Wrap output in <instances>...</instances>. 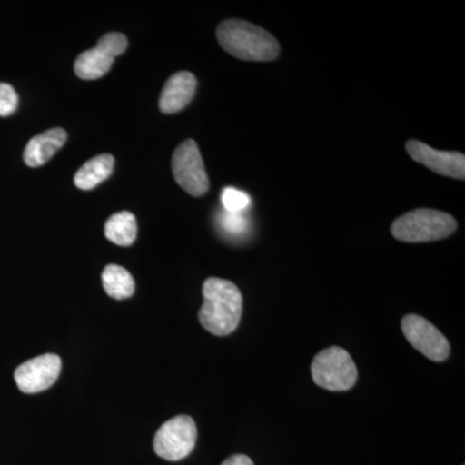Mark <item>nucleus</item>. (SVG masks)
Masks as SVG:
<instances>
[{
  "instance_id": "f257e3e1",
  "label": "nucleus",
  "mask_w": 465,
  "mask_h": 465,
  "mask_svg": "<svg viewBox=\"0 0 465 465\" xmlns=\"http://www.w3.org/2000/svg\"><path fill=\"white\" fill-rule=\"evenodd\" d=\"M204 302L200 311V322L216 336L231 335L241 322L243 298L240 289L231 281L208 278L203 283Z\"/></svg>"
},
{
  "instance_id": "f03ea898",
  "label": "nucleus",
  "mask_w": 465,
  "mask_h": 465,
  "mask_svg": "<svg viewBox=\"0 0 465 465\" xmlns=\"http://www.w3.org/2000/svg\"><path fill=\"white\" fill-rule=\"evenodd\" d=\"M223 50L243 61H273L280 56V43L262 27L243 20H226L217 26Z\"/></svg>"
},
{
  "instance_id": "7ed1b4c3",
  "label": "nucleus",
  "mask_w": 465,
  "mask_h": 465,
  "mask_svg": "<svg viewBox=\"0 0 465 465\" xmlns=\"http://www.w3.org/2000/svg\"><path fill=\"white\" fill-rule=\"evenodd\" d=\"M457 228V220L449 213L430 208H419L394 220L391 232L401 242L421 243L448 238Z\"/></svg>"
},
{
  "instance_id": "20e7f679",
  "label": "nucleus",
  "mask_w": 465,
  "mask_h": 465,
  "mask_svg": "<svg viewBox=\"0 0 465 465\" xmlns=\"http://www.w3.org/2000/svg\"><path fill=\"white\" fill-rule=\"evenodd\" d=\"M313 381L324 390L344 391L357 382L358 371L353 358L345 349L331 347L323 349L312 362Z\"/></svg>"
},
{
  "instance_id": "39448f33",
  "label": "nucleus",
  "mask_w": 465,
  "mask_h": 465,
  "mask_svg": "<svg viewBox=\"0 0 465 465\" xmlns=\"http://www.w3.org/2000/svg\"><path fill=\"white\" fill-rule=\"evenodd\" d=\"M197 437V425L191 416H176L162 425L155 434V454L170 461L182 460L194 449Z\"/></svg>"
},
{
  "instance_id": "423d86ee",
  "label": "nucleus",
  "mask_w": 465,
  "mask_h": 465,
  "mask_svg": "<svg viewBox=\"0 0 465 465\" xmlns=\"http://www.w3.org/2000/svg\"><path fill=\"white\" fill-rule=\"evenodd\" d=\"M173 173L176 183L193 197H202L210 189V179L194 140H185L174 150Z\"/></svg>"
},
{
  "instance_id": "0eeeda50",
  "label": "nucleus",
  "mask_w": 465,
  "mask_h": 465,
  "mask_svg": "<svg viewBox=\"0 0 465 465\" xmlns=\"http://www.w3.org/2000/svg\"><path fill=\"white\" fill-rule=\"evenodd\" d=\"M403 335L407 341L434 362H442L450 356L448 339L430 321L416 314L403 317Z\"/></svg>"
},
{
  "instance_id": "6e6552de",
  "label": "nucleus",
  "mask_w": 465,
  "mask_h": 465,
  "mask_svg": "<svg viewBox=\"0 0 465 465\" xmlns=\"http://www.w3.org/2000/svg\"><path fill=\"white\" fill-rule=\"evenodd\" d=\"M60 372L61 358L56 354H43L18 366L15 381L18 390L24 393H39L52 387Z\"/></svg>"
},
{
  "instance_id": "1a4fd4ad",
  "label": "nucleus",
  "mask_w": 465,
  "mask_h": 465,
  "mask_svg": "<svg viewBox=\"0 0 465 465\" xmlns=\"http://www.w3.org/2000/svg\"><path fill=\"white\" fill-rule=\"evenodd\" d=\"M406 152L415 162L430 168L434 173L452 179H465V157L461 153L436 150L418 140H409Z\"/></svg>"
},
{
  "instance_id": "9d476101",
  "label": "nucleus",
  "mask_w": 465,
  "mask_h": 465,
  "mask_svg": "<svg viewBox=\"0 0 465 465\" xmlns=\"http://www.w3.org/2000/svg\"><path fill=\"white\" fill-rule=\"evenodd\" d=\"M197 85V78L192 73L179 72L170 76L159 97L161 112L164 114L182 112L192 103Z\"/></svg>"
},
{
  "instance_id": "9b49d317",
  "label": "nucleus",
  "mask_w": 465,
  "mask_h": 465,
  "mask_svg": "<svg viewBox=\"0 0 465 465\" xmlns=\"http://www.w3.org/2000/svg\"><path fill=\"white\" fill-rule=\"evenodd\" d=\"M67 134L63 128H51L34 136L24 150V161L29 167H41L65 145Z\"/></svg>"
},
{
  "instance_id": "f8f14e48",
  "label": "nucleus",
  "mask_w": 465,
  "mask_h": 465,
  "mask_svg": "<svg viewBox=\"0 0 465 465\" xmlns=\"http://www.w3.org/2000/svg\"><path fill=\"white\" fill-rule=\"evenodd\" d=\"M114 157L110 154H101L85 162L84 166L79 168L74 176L76 188L81 191H92L101 183L109 179L114 170Z\"/></svg>"
},
{
  "instance_id": "ddd939ff",
  "label": "nucleus",
  "mask_w": 465,
  "mask_h": 465,
  "mask_svg": "<svg viewBox=\"0 0 465 465\" xmlns=\"http://www.w3.org/2000/svg\"><path fill=\"white\" fill-rule=\"evenodd\" d=\"M113 64L114 58L94 47L79 54L74 64V72L84 81H94L108 74Z\"/></svg>"
},
{
  "instance_id": "4468645a",
  "label": "nucleus",
  "mask_w": 465,
  "mask_h": 465,
  "mask_svg": "<svg viewBox=\"0 0 465 465\" xmlns=\"http://www.w3.org/2000/svg\"><path fill=\"white\" fill-rule=\"evenodd\" d=\"M105 237L118 246H131L137 238V222L134 213L121 211L105 223Z\"/></svg>"
},
{
  "instance_id": "2eb2a0df",
  "label": "nucleus",
  "mask_w": 465,
  "mask_h": 465,
  "mask_svg": "<svg viewBox=\"0 0 465 465\" xmlns=\"http://www.w3.org/2000/svg\"><path fill=\"white\" fill-rule=\"evenodd\" d=\"M104 290L110 298L124 300L131 298L134 292V281L127 269L110 264L103 272Z\"/></svg>"
},
{
  "instance_id": "dca6fc26",
  "label": "nucleus",
  "mask_w": 465,
  "mask_h": 465,
  "mask_svg": "<svg viewBox=\"0 0 465 465\" xmlns=\"http://www.w3.org/2000/svg\"><path fill=\"white\" fill-rule=\"evenodd\" d=\"M128 41L127 38L121 33H109L101 36L96 47L108 56L114 58L121 56L127 50Z\"/></svg>"
},
{
  "instance_id": "f3484780",
  "label": "nucleus",
  "mask_w": 465,
  "mask_h": 465,
  "mask_svg": "<svg viewBox=\"0 0 465 465\" xmlns=\"http://www.w3.org/2000/svg\"><path fill=\"white\" fill-rule=\"evenodd\" d=\"M250 195L235 188H224L222 192V203L228 213H243L250 204Z\"/></svg>"
},
{
  "instance_id": "a211bd4d",
  "label": "nucleus",
  "mask_w": 465,
  "mask_h": 465,
  "mask_svg": "<svg viewBox=\"0 0 465 465\" xmlns=\"http://www.w3.org/2000/svg\"><path fill=\"white\" fill-rule=\"evenodd\" d=\"M18 106V96L11 84H0V116L14 114Z\"/></svg>"
},
{
  "instance_id": "6ab92c4d",
  "label": "nucleus",
  "mask_w": 465,
  "mask_h": 465,
  "mask_svg": "<svg viewBox=\"0 0 465 465\" xmlns=\"http://www.w3.org/2000/svg\"><path fill=\"white\" fill-rule=\"evenodd\" d=\"M220 223H222L223 228L226 232H232V234H241L247 225L246 219L242 215V213H228V211L222 213Z\"/></svg>"
},
{
  "instance_id": "aec40b11",
  "label": "nucleus",
  "mask_w": 465,
  "mask_h": 465,
  "mask_svg": "<svg viewBox=\"0 0 465 465\" xmlns=\"http://www.w3.org/2000/svg\"><path fill=\"white\" fill-rule=\"evenodd\" d=\"M222 465H253V461L246 455H232V457L226 459Z\"/></svg>"
}]
</instances>
